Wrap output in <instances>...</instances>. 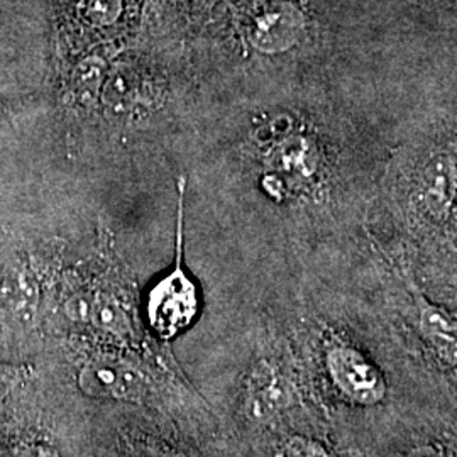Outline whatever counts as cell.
Returning a JSON list of instances; mask_svg holds the SVG:
<instances>
[{"label": "cell", "instance_id": "obj_2", "mask_svg": "<svg viewBox=\"0 0 457 457\" xmlns=\"http://www.w3.org/2000/svg\"><path fill=\"white\" fill-rule=\"evenodd\" d=\"M79 386L90 398L139 403L146 396L147 378L129 361L105 356L83 364Z\"/></svg>", "mask_w": 457, "mask_h": 457}, {"label": "cell", "instance_id": "obj_6", "mask_svg": "<svg viewBox=\"0 0 457 457\" xmlns=\"http://www.w3.org/2000/svg\"><path fill=\"white\" fill-rule=\"evenodd\" d=\"M422 194L428 212L436 217L449 213L456 195V164L449 154L432 158L424 170Z\"/></svg>", "mask_w": 457, "mask_h": 457}, {"label": "cell", "instance_id": "obj_16", "mask_svg": "<svg viewBox=\"0 0 457 457\" xmlns=\"http://www.w3.org/2000/svg\"><path fill=\"white\" fill-rule=\"evenodd\" d=\"M405 457H442L434 447L430 445H422V447H417L413 451H410L409 454Z\"/></svg>", "mask_w": 457, "mask_h": 457}, {"label": "cell", "instance_id": "obj_13", "mask_svg": "<svg viewBox=\"0 0 457 457\" xmlns=\"http://www.w3.org/2000/svg\"><path fill=\"white\" fill-rule=\"evenodd\" d=\"M275 457H328L319 442L307 437H290L278 447Z\"/></svg>", "mask_w": 457, "mask_h": 457}, {"label": "cell", "instance_id": "obj_8", "mask_svg": "<svg viewBox=\"0 0 457 457\" xmlns=\"http://www.w3.org/2000/svg\"><path fill=\"white\" fill-rule=\"evenodd\" d=\"M137 97V79L129 68L119 66L102 85L100 98L104 105L114 112L124 114L131 109Z\"/></svg>", "mask_w": 457, "mask_h": 457}, {"label": "cell", "instance_id": "obj_11", "mask_svg": "<svg viewBox=\"0 0 457 457\" xmlns=\"http://www.w3.org/2000/svg\"><path fill=\"white\" fill-rule=\"evenodd\" d=\"M281 154H283V163L290 170L296 171L300 175H311L315 168V160L312 156H317L313 153L309 141L305 139H292L288 141V145L281 147Z\"/></svg>", "mask_w": 457, "mask_h": 457}, {"label": "cell", "instance_id": "obj_12", "mask_svg": "<svg viewBox=\"0 0 457 457\" xmlns=\"http://www.w3.org/2000/svg\"><path fill=\"white\" fill-rule=\"evenodd\" d=\"M0 457H56L48 442L39 437H17L0 445Z\"/></svg>", "mask_w": 457, "mask_h": 457}, {"label": "cell", "instance_id": "obj_4", "mask_svg": "<svg viewBox=\"0 0 457 457\" xmlns=\"http://www.w3.org/2000/svg\"><path fill=\"white\" fill-rule=\"evenodd\" d=\"M294 403L288 379L273 364L262 361L251 371L245 392V410L254 420H270Z\"/></svg>", "mask_w": 457, "mask_h": 457}, {"label": "cell", "instance_id": "obj_3", "mask_svg": "<svg viewBox=\"0 0 457 457\" xmlns=\"http://www.w3.org/2000/svg\"><path fill=\"white\" fill-rule=\"evenodd\" d=\"M327 370L334 385L354 403L371 407L386 396L381 371L358 349L339 345L327 353Z\"/></svg>", "mask_w": 457, "mask_h": 457}, {"label": "cell", "instance_id": "obj_10", "mask_svg": "<svg viewBox=\"0 0 457 457\" xmlns=\"http://www.w3.org/2000/svg\"><path fill=\"white\" fill-rule=\"evenodd\" d=\"M83 19L97 28L114 24L122 12V0H79Z\"/></svg>", "mask_w": 457, "mask_h": 457}, {"label": "cell", "instance_id": "obj_9", "mask_svg": "<svg viewBox=\"0 0 457 457\" xmlns=\"http://www.w3.org/2000/svg\"><path fill=\"white\" fill-rule=\"evenodd\" d=\"M105 77V63L98 56L83 60L71 73V96L80 105H92L98 97Z\"/></svg>", "mask_w": 457, "mask_h": 457}, {"label": "cell", "instance_id": "obj_5", "mask_svg": "<svg viewBox=\"0 0 457 457\" xmlns=\"http://www.w3.org/2000/svg\"><path fill=\"white\" fill-rule=\"evenodd\" d=\"M303 31V16L292 5H279L256 19L251 41L262 53H281L292 48Z\"/></svg>", "mask_w": 457, "mask_h": 457}, {"label": "cell", "instance_id": "obj_14", "mask_svg": "<svg viewBox=\"0 0 457 457\" xmlns=\"http://www.w3.org/2000/svg\"><path fill=\"white\" fill-rule=\"evenodd\" d=\"M31 376L28 366H14L0 362V403L9 396L16 386L22 385Z\"/></svg>", "mask_w": 457, "mask_h": 457}, {"label": "cell", "instance_id": "obj_1", "mask_svg": "<svg viewBox=\"0 0 457 457\" xmlns=\"http://www.w3.org/2000/svg\"><path fill=\"white\" fill-rule=\"evenodd\" d=\"M179 222H177V266L160 279L147 294L146 315L151 328L163 339H171L192 324L198 311V296L194 281L181 266L183 245V190L179 181Z\"/></svg>", "mask_w": 457, "mask_h": 457}, {"label": "cell", "instance_id": "obj_15", "mask_svg": "<svg viewBox=\"0 0 457 457\" xmlns=\"http://www.w3.org/2000/svg\"><path fill=\"white\" fill-rule=\"evenodd\" d=\"M129 457H175L171 456L170 453H166L163 449L151 445V444H139L136 445L131 451Z\"/></svg>", "mask_w": 457, "mask_h": 457}, {"label": "cell", "instance_id": "obj_7", "mask_svg": "<svg viewBox=\"0 0 457 457\" xmlns=\"http://www.w3.org/2000/svg\"><path fill=\"white\" fill-rule=\"evenodd\" d=\"M419 320L425 337L447 356H456V322L441 307L430 303L422 295L415 294Z\"/></svg>", "mask_w": 457, "mask_h": 457}]
</instances>
